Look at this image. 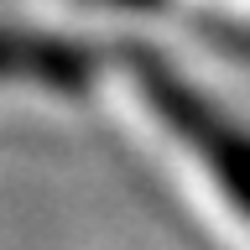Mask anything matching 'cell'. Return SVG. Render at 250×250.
Masks as SVG:
<instances>
[{
	"instance_id": "cell-1",
	"label": "cell",
	"mask_w": 250,
	"mask_h": 250,
	"mask_svg": "<svg viewBox=\"0 0 250 250\" xmlns=\"http://www.w3.org/2000/svg\"><path fill=\"white\" fill-rule=\"evenodd\" d=\"M0 73H26L42 83H78L89 73V58L68 42H37V37H11L0 31Z\"/></svg>"
},
{
	"instance_id": "cell-2",
	"label": "cell",
	"mask_w": 250,
	"mask_h": 250,
	"mask_svg": "<svg viewBox=\"0 0 250 250\" xmlns=\"http://www.w3.org/2000/svg\"><path fill=\"white\" fill-rule=\"evenodd\" d=\"M109 5H146V0H109Z\"/></svg>"
}]
</instances>
